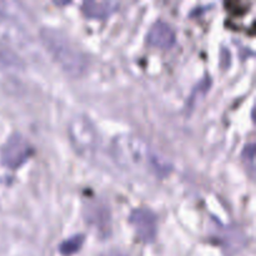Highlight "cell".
I'll return each instance as SVG.
<instances>
[{"instance_id": "obj_1", "label": "cell", "mask_w": 256, "mask_h": 256, "mask_svg": "<svg viewBox=\"0 0 256 256\" xmlns=\"http://www.w3.org/2000/svg\"><path fill=\"white\" fill-rule=\"evenodd\" d=\"M114 152L120 164L138 172L164 175L168 166L158 158L142 139L132 135H122L115 139Z\"/></svg>"}, {"instance_id": "obj_2", "label": "cell", "mask_w": 256, "mask_h": 256, "mask_svg": "<svg viewBox=\"0 0 256 256\" xmlns=\"http://www.w3.org/2000/svg\"><path fill=\"white\" fill-rule=\"evenodd\" d=\"M42 42L55 62L72 78L82 76L88 69V58L65 32L52 28H42Z\"/></svg>"}, {"instance_id": "obj_3", "label": "cell", "mask_w": 256, "mask_h": 256, "mask_svg": "<svg viewBox=\"0 0 256 256\" xmlns=\"http://www.w3.org/2000/svg\"><path fill=\"white\" fill-rule=\"evenodd\" d=\"M34 152V148L29 140L19 132H14L8 138L0 150V162L9 169H18L28 162Z\"/></svg>"}, {"instance_id": "obj_4", "label": "cell", "mask_w": 256, "mask_h": 256, "mask_svg": "<svg viewBox=\"0 0 256 256\" xmlns=\"http://www.w3.org/2000/svg\"><path fill=\"white\" fill-rule=\"evenodd\" d=\"M129 220L140 239L146 242H152L155 239L158 232V219L154 212L145 208H138L130 212Z\"/></svg>"}, {"instance_id": "obj_5", "label": "cell", "mask_w": 256, "mask_h": 256, "mask_svg": "<svg viewBox=\"0 0 256 256\" xmlns=\"http://www.w3.org/2000/svg\"><path fill=\"white\" fill-rule=\"evenodd\" d=\"M146 40L152 46L168 49L176 42V32L169 22H164V20H158L150 26Z\"/></svg>"}, {"instance_id": "obj_6", "label": "cell", "mask_w": 256, "mask_h": 256, "mask_svg": "<svg viewBox=\"0 0 256 256\" xmlns=\"http://www.w3.org/2000/svg\"><path fill=\"white\" fill-rule=\"evenodd\" d=\"M118 8L119 2L114 0H86L82 5L84 15L90 19H106Z\"/></svg>"}, {"instance_id": "obj_7", "label": "cell", "mask_w": 256, "mask_h": 256, "mask_svg": "<svg viewBox=\"0 0 256 256\" xmlns=\"http://www.w3.org/2000/svg\"><path fill=\"white\" fill-rule=\"evenodd\" d=\"M84 240L85 236L82 234H78L69 238V239H65L59 246L60 252H62V255L75 254V252H78L82 249V244H84Z\"/></svg>"}, {"instance_id": "obj_8", "label": "cell", "mask_w": 256, "mask_h": 256, "mask_svg": "<svg viewBox=\"0 0 256 256\" xmlns=\"http://www.w3.org/2000/svg\"><path fill=\"white\" fill-rule=\"evenodd\" d=\"M242 159L249 165L250 170H254V160H255V144L250 142L242 150Z\"/></svg>"}, {"instance_id": "obj_9", "label": "cell", "mask_w": 256, "mask_h": 256, "mask_svg": "<svg viewBox=\"0 0 256 256\" xmlns=\"http://www.w3.org/2000/svg\"><path fill=\"white\" fill-rule=\"evenodd\" d=\"M104 256H129V255L125 254V252H119V250H112V252H106Z\"/></svg>"}]
</instances>
